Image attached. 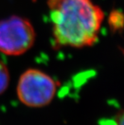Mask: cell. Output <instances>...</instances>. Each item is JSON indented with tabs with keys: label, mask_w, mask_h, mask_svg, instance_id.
<instances>
[{
	"label": "cell",
	"mask_w": 124,
	"mask_h": 125,
	"mask_svg": "<svg viewBox=\"0 0 124 125\" xmlns=\"http://www.w3.org/2000/svg\"><path fill=\"white\" fill-rule=\"evenodd\" d=\"M54 44L82 48L97 41L104 12L92 0H48Z\"/></svg>",
	"instance_id": "obj_1"
},
{
	"label": "cell",
	"mask_w": 124,
	"mask_h": 125,
	"mask_svg": "<svg viewBox=\"0 0 124 125\" xmlns=\"http://www.w3.org/2000/svg\"><path fill=\"white\" fill-rule=\"evenodd\" d=\"M57 92V83L45 72L38 69H28L23 72L17 83V94L19 101L31 108L49 104Z\"/></svg>",
	"instance_id": "obj_2"
},
{
	"label": "cell",
	"mask_w": 124,
	"mask_h": 125,
	"mask_svg": "<svg viewBox=\"0 0 124 125\" xmlns=\"http://www.w3.org/2000/svg\"><path fill=\"white\" fill-rule=\"evenodd\" d=\"M35 31L26 18L10 16L0 20V52L19 55L30 50L35 41Z\"/></svg>",
	"instance_id": "obj_3"
},
{
	"label": "cell",
	"mask_w": 124,
	"mask_h": 125,
	"mask_svg": "<svg viewBox=\"0 0 124 125\" xmlns=\"http://www.w3.org/2000/svg\"><path fill=\"white\" fill-rule=\"evenodd\" d=\"M108 22L111 30L114 32L122 31L123 26V13L119 10H112L108 16Z\"/></svg>",
	"instance_id": "obj_4"
},
{
	"label": "cell",
	"mask_w": 124,
	"mask_h": 125,
	"mask_svg": "<svg viewBox=\"0 0 124 125\" xmlns=\"http://www.w3.org/2000/svg\"><path fill=\"white\" fill-rule=\"evenodd\" d=\"M10 83V73L7 65L0 60V95L7 90Z\"/></svg>",
	"instance_id": "obj_5"
},
{
	"label": "cell",
	"mask_w": 124,
	"mask_h": 125,
	"mask_svg": "<svg viewBox=\"0 0 124 125\" xmlns=\"http://www.w3.org/2000/svg\"><path fill=\"white\" fill-rule=\"evenodd\" d=\"M105 125H123V113L118 115L114 121H107Z\"/></svg>",
	"instance_id": "obj_6"
}]
</instances>
